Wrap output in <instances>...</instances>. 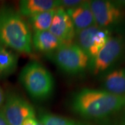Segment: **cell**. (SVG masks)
I'll return each mask as SVG.
<instances>
[{
	"instance_id": "1",
	"label": "cell",
	"mask_w": 125,
	"mask_h": 125,
	"mask_svg": "<svg viewBox=\"0 0 125 125\" xmlns=\"http://www.w3.org/2000/svg\"><path fill=\"white\" fill-rule=\"evenodd\" d=\"M72 108L81 116L103 122L117 113L125 112V96L113 94L104 90L83 88L74 94Z\"/></svg>"
},
{
	"instance_id": "2",
	"label": "cell",
	"mask_w": 125,
	"mask_h": 125,
	"mask_svg": "<svg viewBox=\"0 0 125 125\" xmlns=\"http://www.w3.org/2000/svg\"><path fill=\"white\" fill-rule=\"evenodd\" d=\"M0 45L13 52L31 55L30 27L18 10L9 6L0 8Z\"/></svg>"
},
{
	"instance_id": "3",
	"label": "cell",
	"mask_w": 125,
	"mask_h": 125,
	"mask_svg": "<svg viewBox=\"0 0 125 125\" xmlns=\"http://www.w3.org/2000/svg\"><path fill=\"white\" fill-rule=\"evenodd\" d=\"M19 81L29 96L36 100L47 99L54 92L52 74L38 61H30L22 67Z\"/></svg>"
},
{
	"instance_id": "4",
	"label": "cell",
	"mask_w": 125,
	"mask_h": 125,
	"mask_svg": "<svg viewBox=\"0 0 125 125\" xmlns=\"http://www.w3.org/2000/svg\"><path fill=\"white\" fill-rule=\"evenodd\" d=\"M50 58L61 70L70 74L84 72L90 66L89 57L76 43L64 44L53 53Z\"/></svg>"
},
{
	"instance_id": "5",
	"label": "cell",
	"mask_w": 125,
	"mask_h": 125,
	"mask_svg": "<svg viewBox=\"0 0 125 125\" xmlns=\"http://www.w3.org/2000/svg\"><path fill=\"white\" fill-rule=\"evenodd\" d=\"M125 49V40L121 36H111L97 55L90 63L94 75L106 71L120 58Z\"/></svg>"
},
{
	"instance_id": "6",
	"label": "cell",
	"mask_w": 125,
	"mask_h": 125,
	"mask_svg": "<svg viewBox=\"0 0 125 125\" xmlns=\"http://www.w3.org/2000/svg\"><path fill=\"white\" fill-rule=\"evenodd\" d=\"M96 25L108 29L117 26L124 18V9L121 3L107 0L89 1Z\"/></svg>"
},
{
	"instance_id": "7",
	"label": "cell",
	"mask_w": 125,
	"mask_h": 125,
	"mask_svg": "<svg viewBox=\"0 0 125 125\" xmlns=\"http://www.w3.org/2000/svg\"><path fill=\"white\" fill-rule=\"evenodd\" d=\"M111 36L110 30L94 25L77 33L75 38L76 44L89 57L91 62Z\"/></svg>"
},
{
	"instance_id": "8",
	"label": "cell",
	"mask_w": 125,
	"mask_h": 125,
	"mask_svg": "<svg viewBox=\"0 0 125 125\" xmlns=\"http://www.w3.org/2000/svg\"><path fill=\"white\" fill-rule=\"evenodd\" d=\"M1 111L9 125H22L27 118L36 115L31 104L15 93L6 95L4 104Z\"/></svg>"
},
{
	"instance_id": "9",
	"label": "cell",
	"mask_w": 125,
	"mask_h": 125,
	"mask_svg": "<svg viewBox=\"0 0 125 125\" xmlns=\"http://www.w3.org/2000/svg\"><path fill=\"white\" fill-rule=\"evenodd\" d=\"M49 31L65 44L72 43L76 38V33L73 23L66 10L62 7L56 10Z\"/></svg>"
},
{
	"instance_id": "10",
	"label": "cell",
	"mask_w": 125,
	"mask_h": 125,
	"mask_svg": "<svg viewBox=\"0 0 125 125\" xmlns=\"http://www.w3.org/2000/svg\"><path fill=\"white\" fill-rule=\"evenodd\" d=\"M73 23L76 33L96 25L89 1H84L79 6L66 10Z\"/></svg>"
},
{
	"instance_id": "11",
	"label": "cell",
	"mask_w": 125,
	"mask_h": 125,
	"mask_svg": "<svg viewBox=\"0 0 125 125\" xmlns=\"http://www.w3.org/2000/svg\"><path fill=\"white\" fill-rule=\"evenodd\" d=\"M58 7L60 0H21L18 3V12L22 17L29 18Z\"/></svg>"
},
{
	"instance_id": "12",
	"label": "cell",
	"mask_w": 125,
	"mask_h": 125,
	"mask_svg": "<svg viewBox=\"0 0 125 125\" xmlns=\"http://www.w3.org/2000/svg\"><path fill=\"white\" fill-rule=\"evenodd\" d=\"M64 44L49 31L33 32L32 35L33 48L39 52L50 54Z\"/></svg>"
},
{
	"instance_id": "13",
	"label": "cell",
	"mask_w": 125,
	"mask_h": 125,
	"mask_svg": "<svg viewBox=\"0 0 125 125\" xmlns=\"http://www.w3.org/2000/svg\"><path fill=\"white\" fill-rule=\"evenodd\" d=\"M102 85L108 93L125 96V67L108 72L104 77Z\"/></svg>"
},
{
	"instance_id": "14",
	"label": "cell",
	"mask_w": 125,
	"mask_h": 125,
	"mask_svg": "<svg viewBox=\"0 0 125 125\" xmlns=\"http://www.w3.org/2000/svg\"><path fill=\"white\" fill-rule=\"evenodd\" d=\"M18 56L15 52L0 45V79L8 77L15 72Z\"/></svg>"
},
{
	"instance_id": "15",
	"label": "cell",
	"mask_w": 125,
	"mask_h": 125,
	"mask_svg": "<svg viewBox=\"0 0 125 125\" xmlns=\"http://www.w3.org/2000/svg\"><path fill=\"white\" fill-rule=\"evenodd\" d=\"M56 9L36 14L28 18V24L33 32L49 31Z\"/></svg>"
},
{
	"instance_id": "16",
	"label": "cell",
	"mask_w": 125,
	"mask_h": 125,
	"mask_svg": "<svg viewBox=\"0 0 125 125\" xmlns=\"http://www.w3.org/2000/svg\"><path fill=\"white\" fill-rule=\"evenodd\" d=\"M39 121L44 125H83L71 119L49 113L41 114Z\"/></svg>"
},
{
	"instance_id": "17",
	"label": "cell",
	"mask_w": 125,
	"mask_h": 125,
	"mask_svg": "<svg viewBox=\"0 0 125 125\" xmlns=\"http://www.w3.org/2000/svg\"><path fill=\"white\" fill-rule=\"evenodd\" d=\"M84 1L80 0H61L60 1V7H62L64 9H72L74 8L81 4Z\"/></svg>"
},
{
	"instance_id": "18",
	"label": "cell",
	"mask_w": 125,
	"mask_h": 125,
	"mask_svg": "<svg viewBox=\"0 0 125 125\" xmlns=\"http://www.w3.org/2000/svg\"><path fill=\"white\" fill-rule=\"evenodd\" d=\"M38 120H37L36 115L31 116L27 118L23 122L22 125H37L38 122Z\"/></svg>"
},
{
	"instance_id": "19",
	"label": "cell",
	"mask_w": 125,
	"mask_h": 125,
	"mask_svg": "<svg viewBox=\"0 0 125 125\" xmlns=\"http://www.w3.org/2000/svg\"><path fill=\"white\" fill-rule=\"evenodd\" d=\"M6 94L1 86L0 85V110L2 108L4 104L5 100H6Z\"/></svg>"
},
{
	"instance_id": "20",
	"label": "cell",
	"mask_w": 125,
	"mask_h": 125,
	"mask_svg": "<svg viewBox=\"0 0 125 125\" xmlns=\"http://www.w3.org/2000/svg\"><path fill=\"white\" fill-rule=\"evenodd\" d=\"M0 125H9L7 121L6 120L1 110H0Z\"/></svg>"
},
{
	"instance_id": "21",
	"label": "cell",
	"mask_w": 125,
	"mask_h": 125,
	"mask_svg": "<svg viewBox=\"0 0 125 125\" xmlns=\"http://www.w3.org/2000/svg\"><path fill=\"white\" fill-rule=\"evenodd\" d=\"M37 125H44L42 122H40V121H38V124H37Z\"/></svg>"
}]
</instances>
